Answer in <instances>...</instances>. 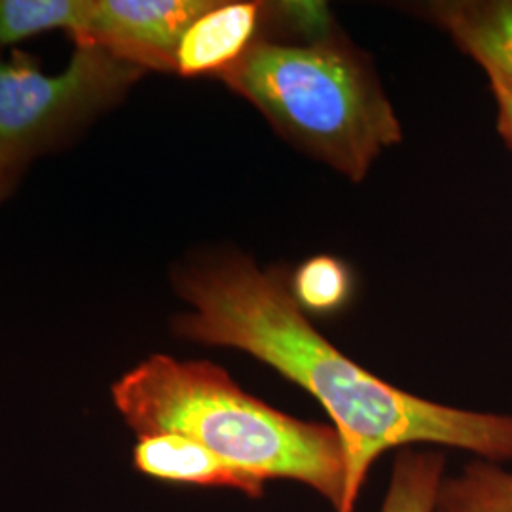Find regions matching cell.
Listing matches in <instances>:
<instances>
[{
  "instance_id": "cell-8",
  "label": "cell",
  "mask_w": 512,
  "mask_h": 512,
  "mask_svg": "<svg viewBox=\"0 0 512 512\" xmlns=\"http://www.w3.org/2000/svg\"><path fill=\"white\" fill-rule=\"evenodd\" d=\"M433 14L490 82L512 92V0L442 2Z\"/></svg>"
},
{
  "instance_id": "cell-13",
  "label": "cell",
  "mask_w": 512,
  "mask_h": 512,
  "mask_svg": "<svg viewBox=\"0 0 512 512\" xmlns=\"http://www.w3.org/2000/svg\"><path fill=\"white\" fill-rule=\"evenodd\" d=\"M490 88L494 92L495 103H497V126L503 139L512 148V92L499 82H490Z\"/></svg>"
},
{
  "instance_id": "cell-3",
  "label": "cell",
  "mask_w": 512,
  "mask_h": 512,
  "mask_svg": "<svg viewBox=\"0 0 512 512\" xmlns=\"http://www.w3.org/2000/svg\"><path fill=\"white\" fill-rule=\"evenodd\" d=\"M294 145L363 181L403 139L401 122L363 63L332 44L255 42L220 74Z\"/></svg>"
},
{
  "instance_id": "cell-6",
  "label": "cell",
  "mask_w": 512,
  "mask_h": 512,
  "mask_svg": "<svg viewBox=\"0 0 512 512\" xmlns=\"http://www.w3.org/2000/svg\"><path fill=\"white\" fill-rule=\"evenodd\" d=\"M133 467L141 475L169 484L228 488L251 499L266 494L264 480L234 467L200 442L175 433L139 437L133 448Z\"/></svg>"
},
{
  "instance_id": "cell-4",
  "label": "cell",
  "mask_w": 512,
  "mask_h": 512,
  "mask_svg": "<svg viewBox=\"0 0 512 512\" xmlns=\"http://www.w3.org/2000/svg\"><path fill=\"white\" fill-rule=\"evenodd\" d=\"M145 71L76 44L67 69L44 74L29 55L0 59V181L63 131L116 103Z\"/></svg>"
},
{
  "instance_id": "cell-1",
  "label": "cell",
  "mask_w": 512,
  "mask_h": 512,
  "mask_svg": "<svg viewBox=\"0 0 512 512\" xmlns=\"http://www.w3.org/2000/svg\"><path fill=\"white\" fill-rule=\"evenodd\" d=\"M192 308L173 329L190 342L249 353L300 385L325 408L346 454V495L355 512L374 461L416 444L512 461V416L463 410L387 384L317 332L293 293L245 256H224L177 275Z\"/></svg>"
},
{
  "instance_id": "cell-5",
  "label": "cell",
  "mask_w": 512,
  "mask_h": 512,
  "mask_svg": "<svg viewBox=\"0 0 512 512\" xmlns=\"http://www.w3.org/2000/svg\"><path fill=\"white\" fill-rule=\"evenodd\" d=\"M215 4L213 0H92L74 44L99 46L145 73H175L186 29Z\"/></svg>"
},
{
  "instance_id": "cell-11",
  "label": "cell",
  "mask_w": 512,
  "mask_h": 512,
  "mask_svg": "<svg viewBox=\"0 0 512 512\" xmlns=\"http://www.w3.org/2000/svg\"><path fill=\"white\" fill-rule=\"evenodd\" d=\"M92 0H0V46L16 44L46 31L78 35Z\"/></svg>"
},
{
  "instance_id": "cell-2",
  "label": "cell",
  "mask_w": 512,
  "mask_h": 512,
  "mask_svg": "<svg viewBox=\"0 0 512 512\" xmlns=\"http://www.w3.org/2000/svg\"><path fill=\"white\" fill-rule=\"evenodd\" d=\"M112 401L139 435L175 433L264 480H293L340 511L346 454L336 429L283 414L243 391L220 366L152 355L112 385Z\"/></svg>"
},
{
  "instance_id": "cell-12",
  "label": "cell",
  "mask_w": 512,
  "mask_h": 512,
  "mask_svg": "<svg viewBox=\"0 0 512 512\" xmlns=\"http://www.w3.org/2000/svg\"><path fill=\"white\" fill-rule=\"evenodd\" d=\"M291 293L302 310H338L348 298V270L336 258L315 256L298 268Z\"/></svg>"
},
{
  "instance_id": "cell-10",
  "label": "cell",
  "mask_w": 512,
  "mask_h": 512,
  "mask_svg": "<svg viewBox=\"0 0 512 512\" xmlns=\"http://www.w3.org/2000/svg\"><path fill=\"white\" fill-rule=\"evenodd\" d=\"M444 476L446 458L439 450L401 448L380 512H433Z\"/></svg>"
},
{
  "instance_id": "cell-9",
  "label": "cell",
  "mask_w": 512,
  "mask_h": 512,
  "mask_svg": "<svg viewBox=\"0 0 512 512\" xmlns=\"http://www.w3.org/2000/svg\"><path fill=\"white\" fill-rule=\"evenodd\" d=\"M433 512H512V471L476 459L444 476Z\"/></svg>"
},
{
  "instance_id": "cell-7",
  "label": "cell",
  "mask_w": 512,
  "mask_h": 512,
  "mask_svg": "<svg viewBox=\"0 0 512 512\" xmlns=\"http://www.w3.org/2000/svg\"><path fill=\"white\" fill-rule=\"evenodd\" d=\"M260 12V2H217L186 29L179 42L175 73H226L255 44Z\"/></svg>"
}]
</instances>
